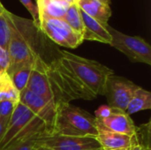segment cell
<instances>
[{
  "label": "cell",
  "instance_id": "obj_1",
  "mask_svg": "<svg viewBox=\"0 0 151 150\" xmlns=\"http://www.w3.org/2000/svg\"><path fill=\"white\" fill-rule=\"evenodd\" d=\"M12 36L8 46L10 55L9 74L27 64H32L41 57L38 51V33L33 20L21 18L9 11Z\"/></svg>",
  "mask_w": 151,
  "mask_h": 150
},
{
  "label": "cell",
  "instance_id": "obj_18",
  "mask_svg": "<svg viewBox=\"0 0 151 150\" xmlns=\"http://www.w3.org/2000/svg\"><path fill=\"white\" fill-rule=\"evenodd\" d=\"M66 24L75 32L82 35L84 31V25L81 13V9L77 4H72L66 11L64 18L62 19ZM83 38V37H82Z\"/></svg>",
  "mask_w": 151,
  "mask_h": 150
},
{
  "label": "cell",
  "instance_id": "obj_25",
  "mask_svg": "<svg viewBox=\"0 0 151 150\" xmlns=\"http://www.w3.org/2000/svg\"><path fill=\"white\" fill-rule=\"evenodd\" d=\"M112 113V108L107 104L101 105L96 111H95V118L96 119H104L108 118Z\"/></svg>",
  "mask_w": 151,
  "mask_h": 150
},
{
  "label": "cell",
  "instance_id": "obj_31",
  "mask_svg": "<svg viewBox=\"0 0 151 150\" xmlns=\"http://www.w3.org/2000/svg\"><path fill=\"white\" fill-rule=\"evenodd\" d=\"M99 1H101L102 3H104L105 4H108V5L111 4V0H99Z\"/></svg>",
  "mask_w": 151,
  "mask_h": 150
},
{
  "label": "cell",
  "instance_id": "obj_20",
  "mask_svg": "<svg viewBox=\"0 0 151 150\" xmlns=\"http://www.w3.org/2000/svg\"><path fill=\"white\" fill-rule=\"evenodd\" d=\"M8 14L9 11L7 10L0 14V46L7 50L12 36V27Z\"/></svg>",
  "mask_w": 151,
  "mask_h": 150
},
{
  "label": "cell",
  "instance_id": "obj_29",
  "mask_svg": "<svg viewBox=\"0 0 151 150\" xmlns=\"http://www.w3.org/2000/svg\"><path fill=\"white\" fill-rule=\"evenodd\" d=\"M57 1H62V2H66L68 4H77L78 0H57Z\"/></svg>",
  "mask_w": 151,
  "mask_h": 150
},
{
  "label": "cell",
  "instance_id": "obj_9",
  "mask_svg": "<svg viewBox=\"0 0 151 150\" xmlns=\"http://www.w3.org/2000/svg\"><path fill=\"white\" fill-rule=\"evenodd\" d=\"M19 102L26 105L35 117L42 120L53 130L57 112V103L55 101L35 95L26 88L20 92Z\"/></svg>",
  "mask_w": 151,
  "mask_h": 150
},
{
  "label": "cell",
  "instance_id": "obj_6",
  "mask_svg": "<svg viewBox=\"0 0 151 150\" xmlns=\"http://www.w3.org/2000/svg\"><path fill=\"white\" fill-rule=\"evenodd\" d=\"M36 27L56 44L68 49H75L84 41L81 34L72 29L61 19L41 17Z\"/></svg>",
  "mask_w": 151,
  "mask_h": 150
},
{
  "label": "cell",
  "instance_id": "obj_22",
  "mask_svg": "<svg viewBox=\"0 0 151 150\" xmlns=\"http://www.w3.org/2000/svg\"><path fill=\"white\" fill-rule=\"evenodd\" d=\"M17 104L9 101L0 102V119H10Z\"/></svg>",
  "mask_w": 151,
  "mask_h": 150
},
{
  "label": "cell",
  "instance_id": "obj_28",
  "mask_svg": "<svg viewBox=\"0 0 151 150\" xmlns=\"http://www.w3.org/2000/svg\"><path fill=\"white\" fill-rule=\"evenodd\" d=\"M33 150H52V149H47V148H45V147H42V146H40V145H35V147H34V149Z\"/></svg>",
  "mask_w": 151,
  "mask_h": 150
},
{
  "label": "cell",
  "instance_id": "obj_5",
  "mask_svg": "<svg viewBox=\"0 0 151 150\" xmlns=\"http://www.w3.org/2000/svg\"><path fill=\"white\" fill-rule=\"evenodd\" d=\"M107 29L111 36V46L125 54L133 62L151 65V47L143 38L126 34L109 24Z\"/></svg>",
  "mask_w": 151,
  "mask_h": 150
},
{
  "label": "cell",
  "instance_id": "obj_26",
  "mask_svg": "<svg viewBox=\"0 0 151 150\" xmlns=\"http://www.w3.org/2000/svg\"><path fill=\"white\" fill-rule=\"evenodd\" d=\"M129 150H150V147H147V146H144V145L139 143L133 136V144Z\"/></svg>",
  "mask_w": 151,
  "mask_h": 150
},
{
  "label": "cell",
  "instance_id": "obj_15",
  "mask_svg": "<svg viewBox=\"0 0 151 150\" xmlns=\"http://www.w3.org/2000/svg\"><path fill=\"white\" fill-rule=\"evenodd\" d=\"M36 7L38 11V16L63 19L66 11L72 4L57 0H35Z\"/></svg>",
  "mask_w": 151,
  "mask_h": 150
},
{
  "label": "cell",
  "instance_id": "obj_23",
  "mask_svg": "<svg viewBox=\"0 0 151 150\" xmlns=\"http://www.w3.org/2000/svg\"><path fill=\"white\" fill-rule=\"evenodd\" d=\"M10 66V55L6 49L0 46V75L7 72Z\"/></svg>",
  "mask_w": 151,
  "mask_h": 150
},
{
  "label": "cell",
  "instance_id": "obj_27",
  "mask_svg": "<svg viewBox=\"0 0 151 150\" xmlns=\"http://www.w3.org/2000/svg\"><path fill=\"white\" fill-rule=\"evenodd\" d=\"M8 122H9V119H0V141H2L3 136L6 131Z\"/></svg>",
  "mask_w": 151,
  "mask_h": 150
},
{
  "label": "cell",
  "instance_id": "obj_16",
  "mask_svg": "<svg viewBox=\"0 0 151 150\" xmlns=\"http://www.w3.org/2000/svg\"><path fill=\"white\" fill-rule=\"evenodd\" d=\"M150 109L151 93L139 86V88L135 90L134 95L132 96L126 110V112L130 116L136 112Z\"/></svg>",
  "mask_w": 151,
  "mask_h": 150
},
{
  "label": "cell",
  "instance_id": "obj_24",
  "mask_svg": "<svg viewBox=\"0 0 151 150\" xmlns=\"http://www.w3.org/2000/svg\"><path fill=\"white\" fill-rule=\"evenodd\" d=\"M20 3L26 7V9L28 11V12L32 16V20L35 23V25L37 27L39 22V16H38V11L36 5L32 2V0H19Z\"/></svg>",
  "mask_w": 151,
  "mask_h": 150
},
{
  "label": "cell",
  "instance_id": "obj_2",
  "mask_svg": "<svg viewBox=\"0 0 151 150\" xmlns=\"http://www.w3.org/2000/svg\"><path fill=\"white\" fill-rule=\"evenodd\" d=\"M59 54L60 57L58 59L95 97L104 95L107 80L114 73L113 70L96 60L88 59L66 50H60Z\"/></svg>",
  "mask_w": 151,
  "mask_h": 150
},
{
  "label": "cell",
  "instance_id": "obj_4",
  "mask_svg": "<svg viewBox=\"0 0 151 150\" xmlns=\"http://www.w3.org/2000/svg\"><path fill=\"white\" fill-rule=\"evenodd\" d=\"M50 133H52L51 128L35 117L26 105L19 102L9 119L6 131L0 141V150L20 140Z\"/></svg>",
  "mask_w": 151,
  "mask_h": 150
},
{
  "label": "cell",
  "instance_id": "obj_30",
  "mask_svg": "<svg viewBox=\"0 0 151 150\" xmlns=\"http://www.w3.org/2000/svg\"><path fill=\"white\" fill-rule=\"evenodd\" d=\"M5 10H6V9L4 8V5L2 4V3L0 2V14H1V13H3Z\"/></svg>",
  "mask_w": 151,
  "mask_h": 150
},
{
  "label": "cell",
  "instance_id": "obj_32",
  "mask_svg": "<svg viewBox=\"0 0 151 150\" xmlns=\"http://www.w3.org/2000/svg\"><path fill=\"white\" fill-rule=\"evenodd\" d=\"M101 150H103V149H101Z\"/></svg>",
  "mask_w": 151,
  "mask_h": 150
},
{
  "label": "cell",
  "instance_id": "obj_3",
  "mask_svg": "<svg viewBox=\"0 0 151 150\" xmlns=\"http://www.w3.org/2000/svg\"><path fill=\"white\" fill-rule=\"evenodd\" d=\"M52 133L96 138V119L89 112L70 103H60L57 104Z\"/></svg>",
  "mask_w": 151,
  "mask_h": 150
},
{
  "label": "cell",
  "instance_id": "obj_12",
  "mask_svg": "<svg viewBox=\"0 0 151 150\" xmlns=\"http://www.w3.org/2000/svg\"><path fill=\"white\" fill-rule=\"evenodd\" d=\"M96 140L103 150H129L133 144V137L114 133L102 126L96 121Z\"/></svg>",
  "mask_w": 151,
  "mask_h": 150
},
{
  "label": "cell",
  "instance_id": "obj_11",
  "mask_svg": "<svg viewBox=\"0 0 151 150\" xmlns=\"http://www.w3.org/2000/svg\"><path fill=\"white\" fill-rule=\"evenodd\" d=\"M96 121L104 128L114 133L133 137L136 132V126L131 117L126 111L118 109L112 108V113L108 118L96 119Z\"/></svg>",
  "mask_w": 151,
  "mask_h": 150
},
{
  "label": "cell",
  "instance_id": "obj_8",
  "mask_svg": "<svg viewBox=\"0 0 151 150\" xmlns=\"http://www.w3.org/2000/svg\"><path fill=\"white\" fill-rule=\"evenodd\" d=\"M36 144L52 150L102 149L96 138L65 136L56 133H50L41 136Z\"/></svg>",
  "mask_w": 151,
  "mask_h": 150
},
{
  "label": "cell",
  "instance_id": "obj_13",
  "mask_svg": "<svg viewBox=\"0 0 151 150\" xmlns=\"http://www.w3.org/2000/svg\"><path fill=\"white\" fill-rule=\"evenodd\" d=\"M82 21L84 25V31L82 34L83 40L95 41L102 43L111 44V36L107 29V25H104L98 20L87 15L81 10Z\"/></svg>",
  "mask_w": 151,
  "mask_h": 150
},
{
  "label": "cell",
  "instance_id": "obj_19",
  "mask_svg": "<svg viewBox=\"0 0 151 150\" xmlns=\"http://www.w3.org/2000/svg\"><path fill=\"white\" fill-rule=\"evenodd\" d=\"M35 62L32 64H27L23 66L16 69L14 72H12L11 74H9L12 80V82L16 88L19 91H23L27 88V85L29 80V77L31 75V72L34 68Z\"/></svg>",
  "mask_w": 151,
  "mask_h": 150
},
{
  "label": "cell",
  "instance_id": "obj_14",
  "mask_svg": "<svg viewBox=\"0 0 151 150\" xmlns=\"http://www.w3.org/2000/svg\"><path fill=\"white\" fill-rule=\"evenodd\" d=\"M77 4L87 15L104 25L108 24L112 14L111 6L99 0H78Z\"/></svg>",
  "mask_w": 151,
  "mask_h": 150
},
{
  "label": "cell",
  "instance_id": "obj_21",
  "mask_svg": "<svg viewBox=\"0 0 151 150\" xmlns=\"http://www.w3.org/2000/svg\"><path fill=\"white\" fill-rule=\"evenodd\" d=\"M40 137L41 136H32L12 142L3 150H33Z\"/></svg>",
  "mask_w": 151,
  "mask_h": 150
},
{
  "label": "cell",
  "instance_id": "obj_17",
  "mask_svg": "<svg viewBox=\"0 0 151 150\" xmlns=\"http://www.w3.org/2000/svg\"><path fill=\"white\" fill-rule=\"evenodd\" d=\"M19 91L14 86L8 72L0 75V102L9 101L14 103H19Z\"/></svg>",
  "mask_w": 151,
  "mask_h": 150
},
{
  "label": "cell",
  "instance_id": "obj_10",
  "mask_svg": "<svg viewBox=\"0 0 151 150\" xmlns=\"http://www.w3.org/2000/svg\"><path fill=\"white\" fill-rule=\"evenodd\" d=\"M46 66L47 63L42 59V57H39L35 59L33 71L27 85V89L35 95L55 101L47 75Z\"/></svg>",
  "mask_w": 151,
  "mask_h": 150
},
{
  "label": "cell",
  "instance_id": "obj_7",
  "mask_svg": "<svg viewBox=\"0 0 151 150\" xmlns=\"http://www.w3.org/2000/svg\"><path fill=\"white\" fill-rule=\"evenodd\" d=\"M139 88L132 80L119 75L111 74L106 82L105 94L110 107L126 111L127 105Z\"/></svg>",
  "mask_w": 151,
  "mask_h": 150
}]
</instances>
